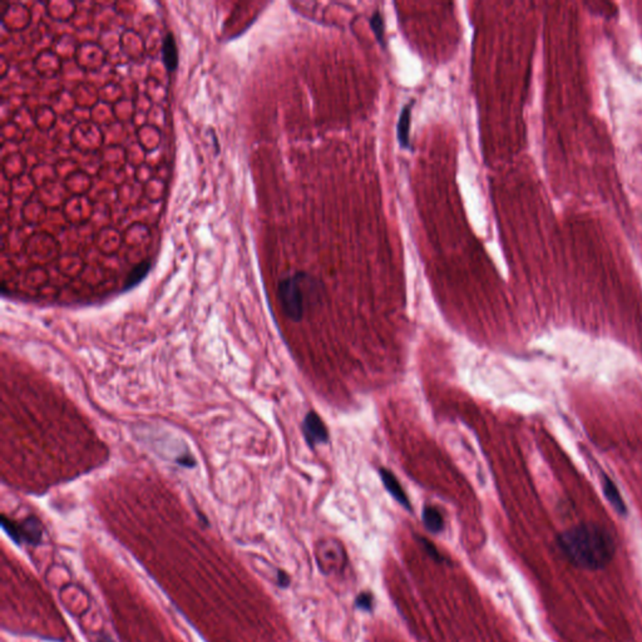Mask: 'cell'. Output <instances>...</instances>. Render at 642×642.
<instances>
[{
  "mask_svg": "<svg viewBox=\"0 0 642 642\" xmlns=\"http://www.w3.org/2000/svg\"><path fill=\"white\" fill-rule=\"evenodd\" d=\"M155 3L1 1V261L19 284L141 281L173 169Z\"/></svg>",
  "mask_w": 642,
  "mask_h": 642,
  "instance_id": "obj_1",
  "label": "cell"
},
{
  "mask_svg": "<svg viewBox=\"0 0 642 642\" xmlns=\"http://www.w3.org/2000/svg\"><path fill=\"white\" fill-rule=\"evenodd\" d=\"M558 546L576 567L591 571L606 567L616 551L611 534L595 523H583L565 531L558 537Z\"/></svg>",
  "mask_w": 642,
  "mask_h": 642,
  "instance_id": "obj_2",
  "label": "cell"
},
{
  "mask_svg": "<svg viewBox=\"0 0 642 642\" xmlns=\"http://www.w3.org/2000/svg\"><path fill=\"white\" fill-rule=\"evenodd\" d=\"M318 296L317 280L305 272L283 277L277 285V299L285 317L299 323L304 318L308 304Z\"/></svg>",
  "mask_w": 642,
  "mask_h": 642,
  "instance_id": "obj_3",
  "label": "cell"
},
{
  "mask_svg": "<svg viewBox=\"0 0 642 642\" xmlns=\"http://www.w3.org/2000/svg\"><path fill=\"white\" fill-rule=\"evenodd\" d=\"M1 525H3L4 531H7V534L18 543H23V542L29 543V545L41 543L43 531H41V522L35 517H29L21 523H17L14 520H7V517L3 516Z\"/></svg>",
  "mask_w": 642,
  "mask_h": 642,
  "instance_id": "obj_4",
  "label": "cell"
},
{
  "mask_svg": "<svg viewBox=\"0 0 642 642\" xmlns=\"http://www.w3.org/2000/svg\"><path fill=\"white\" fill-rule=\"evenodd\" d=\"M303 433H304L305 440L310 448H314L319 444H324L329 440V432L318 413L309 412L305 415L304 422H303Z\"/></svg>",
  "mask_w": 642,
  "mask_h": 642,
  "instance_id": "obj_5",
  "label": "cell"
},
{
  "mask_svg": "<svg viewBox=\"0 0 642 642\" xmlns=\"http://www.w3.org/2000/svg\"><path fill=\"white\" fill-rule=\"evenodd\" d=\"M379 474H380V480L383 482L384 487H386V491L389 492L393 498L397 500L399 504H402L403 507L410 509V507H412L410 502L408 500L406 493L402 487V484L399 483V480H397V477L386 468L379 469Z\"/></svg>",
  "mask_w": 642,
  "mask_h": 642,
  "instance_id": "obj_6",
  "label": "cell"
},
{
  "mask_svg": "<svg viewBox=\"0 0 642 642\" xmlns=\"http://www.w3.org/2000/svg\"><path fill=\"white\" fill-rule=\"evenodd\" d=\"M602 489H603V493L609 500L610 504L615 508L617 513L622 514V516L627 514V507H626L625 502L622 500L620 491L617 489L615 483L610 480L607 475L602 477Z\"/></svg>",
  "mask_w": 642,
  "mask_h": 642,
  "instance_id": "obj_7",
  "label": "cell"
},
{
  "mask_svg": "<svg viewBox=\"0 0 642 642\" xmlns=\"http://www.w3.org/2000/svg\"><path fill=\"white\" fill-rule=\"evenodd\" d=\"M412 106L413 102L406 104V107L402 111L400 117H399L398 129V141L403 149H409V131H410V121H412Z\"/></svg>",
  "mask_w": 642,
  "mask_h": 642,
  "instance_id": "obj_8",
  "label": "cell"
},
{
  "mask_svg": "<svg viewBox=\"0 0 642 642\" xmlns=\"http://www.w3.org/2000/svg\"><path fill=\"white\" fill-rule=\"evenodd\" d=\"M423 522L428 531L432 534H440L444 528V520L440 511L435 507L428 506L423 509Z\"/></svg>",
  "mask_w": 642,
  "mask_h": 642,
  "instance_id": "obj_9",
  "label": "cell"
},
{
  "mask_svg": "<svg viewBox=\"0 0 642 642\" xmlns=\"http://www.w3.org/2000/svg\"><path fill=\"white\" fill-rule=\"evenodd\" d=\"M370 27L374 30V34L377 37V41L381 44H384V21L379 12L372 14L370 18Z\"/></svg>",
  "mask_w": 642,
  "mask_h": 642,
  "instance_id": "obj_10",
  "label": "cell"
},
{
  "mask_svg": "<svg viewBox=\"0 0 642 642\" xmlns=\"http://www.w3.org/2000/svg\"><path fill=\"white\" fill-rule=\"evenodd\" d=\"M419 541L420 543L423 545L424 549H426V554H429V556L432 557L434 561L440 562L442 560H443V557L440 556V552H438V549H437V547L433 545L432 542L428 541L426 538H423V537H420Z\"/></svg>",
  "mask_w": 642,
  "mask_h": 642,
  "instance_id": "obj_11",
  "label": "cell"
},
{
  "mask_svg": "<svg viewBox=\"0 0 642 642\" xmlns=\"http://www.w3.org/2000/svg\"><path fill=\"white\" fill-rule=\"evenodd\" d=\"M357 606L359 609L370 610L372 606V596L368 592L360 594L357 598Z\"/></svg>",
  "mask_w": 642,
  "mask_h": 642,
  "instance_id": "obj_12",
  "label": "cell"
},
{
  "mask_svg": "<svg viewBox=\"0 0 642 642\" xmlns=\"http://www.w3.org/2000/svg\"><path fill=\"white\" fill-rule=\"evenodd\" d=\"M289 582H290V578L289 576L284 571H278L277 572V583L281 586V587H286L289 586Z\"/></svg>",
  "mask_w": 642,
  "mask_h": 642,
  "instance_id": "obj_13",
  "label": "cell"
},
{
  "mask_svg": "<svg viewBox=\"0 0 642 642\" xmlns=\"http://www.w3.org/2000/svg\"><path fill=\"white\" fill-rule=\"evenodd\" d=\"M98 642H113V641H112V639H111L109 636L102 635L101 639H100V641Z\"/></svg>",
  "mask_w": 642,
  "mask_h": 642,
  "instance_id": "obj_14",
  "label": "cell"
}]
</instances>
